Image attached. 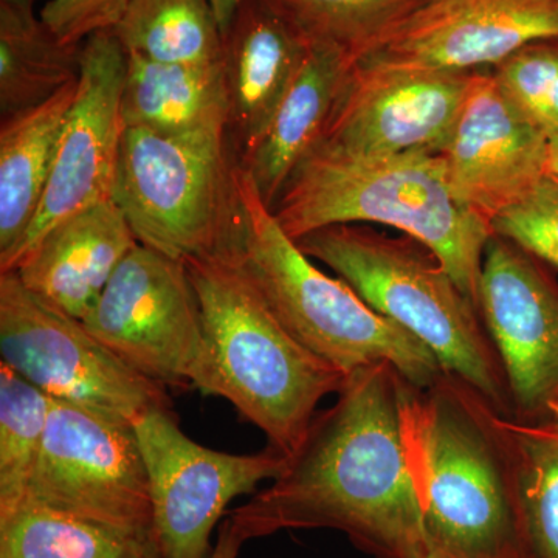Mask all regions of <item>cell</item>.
<instances>
[{"mask_svg": "<svg viewBox=\"0 0 558 558\" xmlns=\"http://www.w3.org/2000/svg\"><path fill=\"white\" fill-rule=\"evenodd\" d=\"M148 469L154 537L161 558H209L211 535L234 498L281 475L288 458L269 449L253 454L213 450L180 428L171 409L134 424Z\"/></svg>", "mask_w": 558, "mask_h": 558, "instance_id": "cell-10", "label": "cell"}, {"mask_svg": "<svg viewBox=\"0 0 558 558\" xmlns=\"http://www.w3.org/2000/svg\"><path fill=\"white\" fill-rule=\"evenodd\" d=\"M494 234L558 270V174L548 172L531 193L492 220Z\"/></svg>", "mask_w": 558, "mask_h": 558, "instance_id": "cell-29", "label": "cell"}, {"mask_svg": "<svg viewBox=\"0 0 558 558\" xmlns=\"http://www.w3.org/2000/svg\"><path fill=\"white\" fill-rule=\"evenodd\" d=\"M121 116L124 128L163 134L227 124L229 106L222 61L168 64L128 54Z\"/></svg>", "mask_w": 558, "mask_h": 558, "instance_id": "cell-21", "label": "cell"}, {"mask_svg": "<svg viewBox=\"0 0 558 558\" xmlns=\"http://www.w3.org/2000/svg\"><path fill=\"white\" fill-rule=\"evenodd\" d=\"M128 54L113 31L95 33L81 44L80 78L69 110L53 170L31 230L0 274L20 266L47 230L75 213L112 199L124 128L121 95Z\"/></svg>", "mask_w": 558, "mask_h": 558, "instance_id": "cell-13", "label": "cell"}, {"mask_svg": "<svg viewBox=\"0 0 558 558\" xmlns=\"http://www.w3.org/2000/svg\"><path fill=\"white\" fill-rule=\"evenodd\" d=\"M549 269L498 234L484 253L478 310L505 369L512 417L558 405V281Z\"/></svg>", "mask_w": 558, "mask_h": 558, "instance_id": "cell-14", "label": "cell"}, {"mask_svg": "<svg viewBox=\"0 0 558 558\" xmlns=\"http://www.w3.org/2000/svg\"><path fill=\"white\" fill-rule=\"evenodd\" d=\"M241 222L229 255L274 317L301 347L344 376L391 363L413 387L428 388L444 374L416 337L369 307L343 279L323 274L288 236L240 174Z\"/></svg>", "mask_w": 558, "mask_h": 558, "instance_id": "cell-5", "label": "cell"}, {"mask_svg": "<svg viewBox=\"0 0 558 558\" xmlns=\"http://www.w3.org/2000/svg\"><path fill=\"white\" fill-rule=\"evenodd\" d=\"M0 558H161V554L154 534L22 502L0 517Z\"/></svg>", "mask_w": 558, "mask_h": 558, "instance_id": "cell-25", "label": "cell"}, {"mask_svg": "<svg viewBox=\"0 0 558 558\" xmlns=\"http://www.w3.org/2000/svg\"><path fill=\"white\" fill-rule=\"evenodd\" d=\"M128 54L168 64L222 61L223 33L211 0H130L113 28Z\"/></svg>", "mask_w": 558, "mask_h": 558, "instance_id": "cell-26", "label": "cell"}, {"mask_svg": "<svg viewBox=\"0 0 558 558\" xmlns=\"http://www.w3.org/2000/svg\"><path fill=\"white\" fill-rule=\"evenodd\" d=\"M83 323L140 376L165 388H191L204 339L199 301L183 260L138 244Z\"/></svg>", "mask_w": 558, "mask_h": 558, "instance_id": "cell-11", "label": "cell"}, {"mask_svg": "<svg viewBox=\"0 0 558 558\" xmlns=\"http://www.w3.org/2000/svg\"><path fill=\"white\" fill-rule=\"evenodd\" d=\"M130 0H49L39 20L51 35L70 47H80L95 33L113 31Z\"/></svg>", "mask_w": 558, "mask_h": 558, "instance_id": "cell-30", "label": "cell"}, {"mask_svg": "<svg viewBox=\"0 0 558 558\" xmlns=\"http://www.w3.org/2000/svg\"><path fill=\"white\" fill-rule=\"evenodd\" d=\"M24 502L154 534L148 469L134 427L62 400L51 399L43 451Z\"/></svg>", "mask_w": 558, "mask_h": 558, "instance_id": "cell-9", "label": "cell"}, {"mask_svg": "<svg viewBox=\"0 0 558 558\" xmlns=\"http://www.w3.org/2000/svg\"><path fill=\"white\" fill-rule=\"evenodd\" d=\"M0 363L51 399L73 403L117 424L171 409L168 388L140 376L81 319L65 314L0 274Z\"/></svg>", "mask_w": 558, "mask_h": 558, "instance_id": "cell-8", "label": "cell"}, {"mask_svg": "<svg viewBox=\"0 0 558 558\" xmlns=\"http://www.w3.org/2000/svg\"><path fill=\"white\" fill-rule=\"evenodd\" d=\"M527 558H558V405L534 418L497 414Z\"/></svg>", "mask_w": 558, "mask_h": 558, "instance_id": "cell-22", "label": "cell"}, {"mask_svg": "<svg viewBox=\"0 0 558 558\" xmlns=\"http://www.w3.org/2000/svg\"><path fill=\"white\" fill-rule=\"evenodd\" d=\"M429 558H438V557L432 556V557H429Z\"/></svg>", "mask_w": 558, "mask_h": 558, "instance_id": "cell-35", "label": "cell"}, {"mask_svg": "<svg viewBox=\"0 0 558 558\" xmlns=\"http://www.w3.org/2000/svg\"><path fill=\"white\" fill-rule=\"evenodd\" d=\"M51 398L0 363V517L21 506L38 465Z\"/></svg>", "mask_w": 558, "mask_h": 558, "instance_id": "cell-27", "label": "cell"}, {"mask_svg": "<svg viewBox=\"0 0 558 558\" xmlns=\"http://www.w3.org/2000/svg\"><path fill=\"white\" fill-rule=\"evenodd\" d=\"M475 72L366 58L344 76L318 143L360 157L438 154Z\"/></svg>", "mask_w": 558, "mask_h": 558, "instance_id": "cell-12", "label": "cell"}, {"mask_svg": "<svg viewBox=\"0 0 558 558\" xmlns=\"http://www.w3.org/2000/svg\"><path fill=\"white\" fill-rule=\"evenodd\" d=\"M295 242L369 307L421 340L444 373L512 416L505 369L480 310L433 250L409 234L389 236L363 223L325 227Z\"/></svg>", "mask_w": 558, "mask_h": 558, "instance_id": "cell-6", "label": "cell"}, {"mask_svg": "<svg viewBox=\"0 0 558 558\" xmlns=\"http://www.w3.org/2000/svg\"><path fill=\"white\" fill-rule=\"evenodd\" d=\"M487 70L529 123L558 137V36L532 40Z\"/></svg>", "mask_w": 558, "mask_h": 558, "instance_id": "cell-28", "label": "cell"}, {"mask_svg": "<svg viewBox=\"0 0 558 558\" xmlns=\"http://www.w3.org/2000/svg\"><path fill=\"white\" fill-rule=\"evenodd\" d=\"M242 2L244 0H211L216 16L219 20L220 31H222L223 35L229 31L231 21H233L234 14H236Z\"/></svg>", "mask_w": 558, "mask_h": 558, "instance_id": "cell-32", "label": "cell"}, {"mask_svg": "<svg viewBox=\"0 0 558 558\" xmlns=\"http://www.w3.org/2000/svg\"><path fill=\"white\" fill-rule=\"evenodd\" d=\"M553 36L558 0H425L368 58L473 72Z\"/></svg>", "mask_w": 558, "mask_h": 558, "instance_id": "cell-16", "label": "cell"}, {"mask_svg": "<svg viewBox=\"0 0 558 558\" xmlns=\"http://www.w3.org/2000/svg\"><path fill=\"white\" fill-rule=\"evenodd\" d=\"M244 543L245 538L242 537L241 532L227 519L220 524L218 545L215 546L209 558H238Z\"/></svg>", "mask_w": 558, "mask_h": 558, "instance_id": "cell-31", "label": "cell"}, {"mask_svg": "<svg viewBox=\"0 0 558 558\" xmlns=\"http://www.w3.org/2000/svg\"><path fill=\"white\" fill-rule=\"evenodd\" d=\"M293 241L340 223H380L436 253L478 307L490 220L450 190L436 154L360 157L317 143L296 165L274 208Z\"/></svg>", "mask_w": 558, "mask_h": 558, "instance_id": "cell-3", "label": "cell"}, {"mask_svg": "<svg viewBox=\"0 0 558 558\" xmlns=\"http://www.w3.org/2000/svg\"><path fill=\"white\" fill-rule=\"evenodd\" d=\"M307 49L260 0H244L223 35L227 128L240 163L269 126Z\"/></svg>", "mask_w": 558, "mask_h": 558, "instance_id": "cell-18", "label": "cell"}, {"mask_svg": "<svg viewBox=\"0 0 558 558\" xmlns=\"http://www.w3.org/2000/svg\"><path fill=\"white\" fill-rule=\"evenodd\" d=\"M414 388L391 363L349 374L281 475L227 519L245 542L333 529L374 558L432 557L407 449Z\"/></svg>", "mask_w": 558, "mask_h": 558, "instance_id": "cell-1", "label": "cell"}, {"mask_svg": "<svg viewBox=\"0 0 558 558\" xmlns=\"http://www.w3.org/2000/svg\"><path fill=\"white\" fill-rule=\"evenodd\" d=\"M0 2L9 3L11 7H16V9L24 11H33V3L35 0H0Z\"/></svg>", "mask_w": 558, "mask_h": 558, "instance_id": "cell-34", "label": "cell"}, {"mask_svg": "<svg viewBox=\"0 0 558 558\" xmlns=\"http://www.w3.org/2000/svg\"><path fill=\"white\" fill-rule=\"evenodd\" d=\"M549 171L558 174V137L549 143Z\"/></svg>", "mask_w": 558, "mask_h": 558, "instance_id": "cell-33", "label": "cell"}, {"mask_svg": "<svg viewBox=\"0 0 558 558\" xmlns=\"http://www.w3.org/2000/svg\"><path fill=\"white\" fill-rule=\"evenodd\" d=\"M351 68V62L337 51L307 49L303 65L269 126L241 161L242 171L270 209L296 165L322 140Z\"/></svg>", "mask_w": 558, "mask_h": 558, "instance_id": "cell-19", "label": "cell"}, {"mask_svg": "<svg viewBox=\"0 0 558 558\" xmlns=\"http://www.w3.org/2000/svg\"><path fill=\"white\" fill-rule=\"evenodd\" d=\"M76 90L73 81L50 100L0 123V264L16 252L38 215Z\"/></svg>", "mask_w": 558, "mask_h": 558, "instance_id": "cell-20", "label": "cell"}, {"mask_svg": "<svg viewBox=\"0 0 558 558\" xmlns=\"http://www.w3.org/2000/svg\"><path fill=\"white\" fill-rule=\"evenodd\" d=\"M549 143L506 98L490 70H476L449 140L436 156L454 196L492 222L548 174Z\"/></svg>", "mask_w": 558, "mask_h": 558, "instance_id": "cell-15", "label": "cell"}, {"mask_svg": "<svg viewBox=\"0 0 558 558\" xmlns=\"http://www.w3.org/2000/svg\"><path fill=\"white\" fill-rule=\"evenodd\" d=\"M240 174L226 123L179 134L126 128L112 201L138 244L186 263L233 245L241 222Z\"/></svg>", "mask_w": 558, "mask_h": 558, "instance_id": "cell-7", "label": "cell"}, {"mask_svg": "<svg viewBox=\"0 0 558 558\" xmlns=\"http://www.w3.org/2000/svg\"><path fill=\"white\" fill-rule=\"evenodd\" d=\"M306 49L352 65L371 57L425 0H260Z\"/></svg>", "mask_w": 558, "mask_h": 558, "instance_id": "cell-24", "label": "cell"}, {"mask_svg": "<svg viewBox=\"0 0 558 558\" xmlns=\"http://www.w3.org/2000/svg\"><path fill=\"white\" fill-rule=\"evenodd\" d=\"M497 414L446 373L411 392L407 449L432 556L527 558Z\"/></svg>", "mask_w": 558, "mask_h": 558, "instance_id": "cell-2", "label": "cell"}, {"mask_svg": "<svg viewBox=\"0 0 558 558\" xmlns=\"http://www.w3.org/2000/svg\"><path fill=\"white\" fill-rule=\"evenodd\" d=\"M80 49L54 38L35 11L0 2V117L43 105L78 81Z\"/></svg>", "mask_w": 558, "mask_h": 558, "instance_id": "cell-23", "label": "cell"}, {"mask_svg": "<svg viewBox=\"0 0 558 558\" xmlns=\"http://www.w3.org/2000/svg\"><path fill=\"white\" fill-rule=\"evenodd\" d=\"M202 318L201 362L191 388L229 400L289 458L344 376L279 325L229 255L186 260Z\"/></svg>", "mask_w": 558, "mask_h": 558, "instance_id": "cell-4", "label": "cell"}, {"mask_svg": "<svg viewBox=\"0 0 558 558\" xmlns=\"http://www.w3.org/2000/svg\"><path fill=\"white\" fill-rule=\"evenodd\" d=\"M137 245L123 213L109 199L51 227L13 271L25 288L83 322Z\"/></svg>", "mask_w": 558, "mask_h": 558, "instance_id": "cell-17", "label": "cell"}]
</instances>
